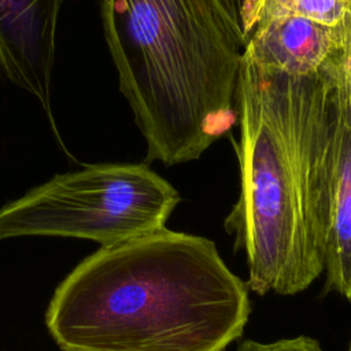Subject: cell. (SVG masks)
<instances>
[{"label": "cell", "mask_w": 351, "mask_h": 351, "mask_svg": "<svg viewBox=\"0 0 351 351\" xmlns=\"http://www.w3.org/2000/svg\"><path fill=\"white\" fill-rule=\"evenodd\" d=\"M101 21L147 162L196 160L234 126L247 38L229 0H101Z\"/></svg>", "instance_id": "obj_3"}, {"label": "cell", "mask_w": 351, "mask_h": 351, "mask_svg": "<svg viewBox=\"0 0 351 351\" xmlns=\"http://www.w3.org/2000/svg\"><path fill=\"white\" fill-rule=\"evenodd\" d=\"M328 60L314 73L291 74L243 55L240 192L223 228L244 254L250 291L261 296L300 293L324 273Z\"/></svg>", "instance_id": "obj_2"}, {"label": "cell", "mask_w": 351, "mask_h": 351, "mask_svg": "<svg viewBox=\"0 0 351 351\" xmlns=\"http://www.w3.org/2000/svg\"><path fill=\"white\" fill-rule=\"evenodd\" d=\"M329 106L324 152L325 291L351 300V75L343 48L328 60Z\"/></svg>", "instance_id": "obj_5"}, {"label": "cell", "mask_w": 351, "mask_h": 351, "mask_svg": "<svg viewBox=\"0 0 351 351\" xmlns=\"http://www.w3.org/2000/svg\"><path fill=\"white\" fill-rule=\"evenodd\" d=\"M250 314V288L215 243L163 228L86 256L45 324L62 351H225Z\"/></svg>", "instance_id": "obj_1"}, {"label": "cell", "mask_w": 351, "mask_h": 351, "mask_svg": "<svg viewBox=\"0 0 351 351\" xmlns=\"http://www.w3.org/2000/svg\"><path fill=\"white\" fill-rule=\"evenodd\" d=\"M350 14L351 11L341 0H287L273 16L298 15L321 25L340 26Z\"/></svg>", "instance_id": "obj_8"}, {"label": "cell", "mask_w": 351, "mask_h": 351, "mask_svg": "<svg viewBox=\"0 0 351 351\" xmlns=\"http://www.w3.org/2000/svg\"><path fill=\"white\" fill-rule=\"evenodd\" d=\"M63 0H0V75L51 114L56 26Z\"/></svg>", "instance_id": "obj_6"}, {"label": "cell", "mask_w": 351, "mask_h": 351, "mask_svg": "<svg viewBox=\"0 0 351 351\" xmlns=\"http://www.w3.org/2000/svg\"><path fill=\"white\" fill-rule=\"evenodd\" d=\"M234 351H324L321 343L307 335L280 339L270 343L256 340H243Z\"/></svg>", "instance_id": "obj_9"}, {"label": "cell", "mask_w": 351, "mask_h": 351, "mask_svg": "<svg viewBox=\"0 0 351 351\" xmlns=\"http://www.w3.org/2000/svg\"><path fill=\"white\" fill-rule=\"evenodd\" d=\"M347 351H351V341H350V346H348V350Z\"/></svg>", "instance_id": "obj_13"}, {"label": "cell", "mask_w": 351, "mask_h": 351, "mask_svg": "<svg viewBox=\"0 0 351 351\" xmlns=\"http://www.w3.org/2000/svg\"><path fill=\"white\" fill-rule=\"evenodd\" d=\"M181 202L147 163H103L58 174L0 208V240L86 239L110 247L155 233Z\"/></svg>", "instance_id": "obj_4"}, {"label": "cell", "mask_w": 351, "mask_h": 351, "mask_svg": "<svg viewBox=\"0 0 351 351\" xmlns=\"http://www.w3.org/2000/svg\"><path fill=\"white\" fill-rule=\"evenodd\" d=\"M343 40L344 23L326 26L298 15H280L256 23L247 37L245 51L265 67L310 74L343 48Z\"/></svg>", "instance_id": "obj_7"}, {"label": "cell", "mask_w": 351, "mask_h": 351, "mask_svg": "<svg viewBox=\"0 0 351 351\" xmlns=\"http://www.w3.org/2000/svg\"><path fill=\"white\" fill-rule=\"evenodd\" d=\"M239 1H240V3H241V11H243V5H244V3H245V1H247V0H239Z\"/></svg>", "instance_id": "obj_12"}, {"label": "cell", "mask_w": 351, "mask_h": 351, "mask_svg": "<svg viewBox=\"0 0 351 351\" xmlns=\"http://www.w3.org/2000/svg\"><path fill=\"white\" fill-rule=\"evenodd\" d=\"M344 3V5L351 11V0H341Z\"/></svg>", "instance_id": "obj_11"}, {"label": "cell", "mask_w": 351, "mask_h": 351, "mask_svg": "<svg viewBox=\"0 0 351 351\" xmlns=\"http://www.w3.org/2000/svg\"><path fill=\"white\" fill-rule=\"evenodd\" d=\"M343 58L346 69L351 75V14L344 22V40H343Z\"/></svg>", "instance_id": "obj_10"}]
</instances>
